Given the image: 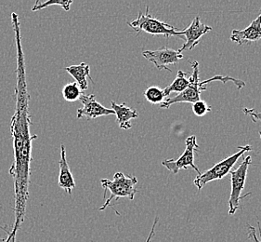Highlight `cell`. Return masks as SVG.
Returning <instances> with one entry per match:
<instances>
[{
    "label": "cell",
    "mask_w": 261,
    "mask_h": 242,
    "mask_svg": "<svg viewBox=\"0 0 261 242\" xmlns=\"http://www.w3.org/2000/svg\"><path fill=\"white\" fill-rule=\"evenodd\" d=\"M11 22L15 37L16 67L15 112L11 117V132L13 143V162L9 174L14 181V214L15 222L12 231L21 228L27 216L31 175L33 141L37 134H32V117L29 113L30 94L27 90V65L21 45V22L16 12L11 13Z\"/></svg>",
    "instance_id": "1"
},
{
    "label": "cell",
    "mask_w": 261,
    "mask_h": 242,
    "mask_svg": "<svg viewBox=\"0 0 261 242\" xmlns=\"http://www.w3.org/2000/svg\"><path fill=\"white\" fill-rule=\"evenodd\" d=\"M192 67L193 69V74L191 76V78L189 79L190 84H189L187 89L183 90L181 93H178V95L174 96V97H168L166 99L165 102H163L160 105L161 108L167 109L169 108L172 105L179 104V103H191L194 104L195 102H198L201 100V93L207 90L206 87L204 86L209 82L212 81H220L222 83H227L229 81H232L234 83L236 88L238 90H242L244 87H246V82L241 80V79H234L229 76H215L211 79H205L203 81L199 80V63L197 61H193L191 62Z\"/></svg>",
    "instance_id": "2"
},
{
    "label": "cell",
    "mask_w": 261,
    "mask_h": 242,
    "mask_svg": "<svg viewBox=\"0 0 261 242\" xmlns=\"http://www.w3.org/2000/svg\"><path fill=\"white\" fill-rule=\"evenodd\" d=\"M101 187L105 189L103 199L106 197V193L109 190L111 196L109 199L106 200L105 204L101 206L99 211H105L107 207H110L111 201L115 200L116 201L119 199L126 198L129 200H134L135 195L138 193L136 184H138V179L136 176L125 175V174L117 172L114 175V180L103 179L100 180Z\"/></svg>",
    "instance_id": "3"
},
{
    "label": "cell",
    "mask_w": 261,
    "mask_h": 242,
    "mask_svg": "<svg viewBox=\"0 0 261 242\" xmlns=\"http://www.w3.org/2000/svg\"><path fill=\"white\" fill-rule=\"evenodd\" d=\"M238 151L231 155L230 157L221 160L219 163L215 164L212 168L205 171L204 173H201L196 176V178L193 181L195 186L200 191L204 187V185L213 181H219L223 179L225 176L230 174L231 168H233L238 159L243 157V155L246 152H249L253 150V147L250 144H246L238 148Z\"/></svg>",
    "instance_id": "4"
},
{
    "label": "cell",
    "mask_w": 261,
    "mask_h": 242,
    "mask_svg": "<svg viewBox=\"0 0 261 242\" xmlns=\"http://www.w3.org/2000/svg\"><path fill=\"white\" fill-rule=\"evenodd\" d=\"M127 25L133 29V31L137 32V34L145 32L152 36L162 35L166 37H180V31H178L179 29L151 17L148 6H146V12L144 14L140 11L136 20L127 22Z\"/></svg>",
    "instance_id": "5"
},
{
    "label": "cell",
    "mask_w": 261,
    "mask_h": 242,
    "mask_svg": "<svg viewBox=\"0 0 261 242\" xmlns=\"http://www.w3.org/2000/svg\"><path fill=\"white\" fill-rule=\"evenodd\" d=\"M252 164V159L250 156H246L244 158L242 163L239 167L235 170L230 171V199H229V215H233L238 209L241 208V200L246 199V197L250 195L251 193H247L246 195L241 196L243 190L245 189L246 175L248 172V168Z\"/></svg>",
    "instance_id": "6"
},
{
    "label": "cell",
    "mask_w": 261,
    "mask_h": 242,
    "mask_svg": "<svg viewBox=\"0 0 261 242\" xmlns=\"http://www.w3.org/2000/svg\"><path fill=\"white\" fill-rule=\"evenodd\" d=\"M196 141V136L191 135L189 136L185 143H186V148L184 150L182 155L179 158L175 160V159H166L163 160L162 165L170 171L173 174H177L180 170L182 168H187L189 167L193 168L197 174H201L199 168L195 166L194 164V151H198L199 146Z\"/></svg>",
    "instance_id": "7"
},
{
    "label": "cell",
    "mask_w": 261,
    "mask_h": 242,
    "mask_svg": "<svg viewBox=\"0 0 261 242\" xmlns=\"http://www.w3.org/2000/svg\"><path fill=\"white\" fill-rule=\"evenodd\" d=\"M142 56L147 61L153 63L158 70H167L168 72H172L171 69L167 67L168 65L178 63L179 60L183 59L182 53L169 49L167 46L156 51H144Z\"/></svg>",
    "instance_id": "8"
},
{
    "label": "cell",
    "mask_w": 261,
    "mask_h": 242,
    "mask_svg": "<svg viewBox=\"0 0 261 242\" xmlns=\"http://www.w3.org/2000/svg\"><path fill=\"white\" fill-rule=\"evenodd\" d=\"M211 30L212 27L203 23L199 16H196L190 25V27L180 31V37L185 38V43L182 47L178 50V53H182L184 51L193 50L198 45L201 38Z\"/></svg>",
    "instance_id": "9"
},
{
    "label": "cell",
    "mask_w": 261,
    "mask_h": 242,
    "mask_svg": "<svg viewBox=\"0 0 261 242\" xmlns=\"http://www.w3.org/2000/svg\"><path fill=\"white\" fill-rule=\"evenodd\" d=\"M80 101L83 105V107L77 110L76 117L79 119L85 117L88 120H91V119H96L99 116L115 115V112L113 109L105 107L96 100L95 94H83L81 96Z\"/></svg>",
    "instance_id": "10"
},
{
    "label": "cell",
    "mask_w": 261,
    "mask_h": 242,
    "mask_svg": "<svg viewBox=\"0 0 261 242\" xmlns=\"http://www.w3.org/2000/svg\"><path fill=\"white\" fill-rule=\"evenodd\" d=\"M261 39V10L259 14L254 21L251 22L246 29L237 30L234 29L231 32L230 40L237 43L238 45H243L245 43L256 42Z\"/></svg>",
    "instance_id": "11"
},
{
    "label": "cell",
    "mask_w": 261,
    "mask_h": 242,
    "mask_svg": "<svg viewBox=\"0 0 261 242\" xmlns=\"http://www.w3.org/2000/svg\"><path fill=\"white\" fill-rule=\"evenodd\" d=\"M60 174H59V186L64 190L67 194H72V191L75 187V182L73 179L71 168L69 167L66 158V149L64 144H61V159L59 161Z\"/></svg>",
    "instance_id": "12"
},
{
    "label": "cell",
    "mask_w": 261,
    "mask_h": 242,
    "mask_svg": "<svg viewBox=\"0 0 261 242\" xmlns=\"http://www.w3.org/2000/svg\"><path fill=\"white\" fill-rule=\"evenodd\" d=\"M111 106L115 115L116 116V121L122 130H129L132 127L131 120L135 119L139 116V113L136 109L125 106V103L123 104H116L115 101H111Z\"/></svg>",
    "instance_id": "13"
},
{
    "label": "cell",
    "mask_w": 261,
    "mask_h": 242,
    "mask_svg": "<svg viewBox=\"0 0 261 242\" xmlns=\"http://www.w3.org/2000/svg\"><path fill=\"white\" fill-rule=\"evenodd\" d=\"M65 71L73 77L75 82L79 85L80 90L82 91L88 90L89 82H88L87 78L89 77V79L92 80V78L89 76L90 74L89 64L81 63L79 64H75V65H70L68 67H65Z\"/></svg>",
    "instance_id": "14"
},
{
    "label": "cell",
    "mask_w": 261,
    "mask_h": 242,
    "mask_svg": "<svg viewBox=\"0 0 261 242\" xmlns=\"http://www.w3.org/2000/svg\"><path fill=\"white\" fill-rule=\"evenodd\" d=\"M188 73L184 72L182 70H178L177 78L175 79L171 84L164 89V92H165V95H166L167 98H168L169 95L171 94L172 92L181 93L183 90L187 89V87L190 84L189 79L186 78V75Z\"/></svg>",
    "instance_id": "15"
},
{
    "label": "cell",
    "mask_w": 261,
    "mask_h": 242,
    "mask_svg": "<svg viewBox=\"0 0 261 242\" xmlns=\"http://www.w3.org/2000/svg\"><path fill=\"white\" fill-rule=\"evenodd\" d=\"M82 95H83V91L80 90L76 82H70L63 88V98L69 103H73L80 100Z\"/></svg>",
    "instance_id": "16"
},
{
    "label": "cell",
    "mask_w": 261,
    "mask_h": 242,
    "mask_svg": "<svg viewBox=\"0 0 261 242\" xmlns=\"http://www.w3.org/2000/svg\"><path fill=\"white\" fill-rule=\"evenodd\" d=\"M144 97L149 103H151L152 105H161L163 102H165L167 99L164 90L156 86L149 87L144 91Z\"/></svg>",
    "instance_id": "17"
},
{
    "label": "cell",
    "mask_w": 261,
    "mask_h": 242,
    "mask_svg": "<svg viewBox=\"0 0 261 242\" xmlns=\"http://www.w3.org/2000/svg\"><path fill=\"white\" fill-rule=\"evenodd\" d=\"M73 0H49V1H45V2L37 0L32 8V11H40L49 6L53 5L61 6L64 11H69L70 7L73 4Z\"/></svg>",
    "instance_id": "18"
},
{
    "label": "cell",
    "mask_w": 261,
    "mask_h": 242,
    "mask_svg": "<svg viewBox=\"0 0 261 242\" xmlns=\"http://www.w3.org/2000/svg\"><path fill=\"white\" fill-rule=\"evenodd\" d=\"M211 111V107L204 102L200 100L193 104V112L195 116H204Z\"/></svg>",
    "instance_id": "19"
},
{
    "label": "cell",
    "mask_w": 261,
    "mask_h": 242,
    "mask_svg": "<svg viewBox=\"0 0 261 242\" xmlns=\"http://www.w3.org/2000/svg\"><path fill=\"white\" fill-rule=\"evenodd\" d=\"M244 113L249 116L251 117V119L253 122L256 123L257 121H259L261 123V112H257L255 109H252V108H244ZM259 135H260L261 139V131H259Z\"/></svg>",
    "instance_id": "20"
},
{
    "label": "cell",
    "mask_w": 261,
    "mask_h": 242,
    "mask_svg": "<svg viewBox=\"0 0 261 242\" xmlns=\"http://www.w3.org/2000/svg\"><path fill=\"white\" fill-rule=\"evenodd\" d=\"M257 226H258V229H259V237H257V235H256V229L252 227V226H250V225H247V227L249 228L248 237L251 238L253 242H261L260 222L258 221V220H257Z\"/></svg>",
    "instance_id": "21"
},
{
    "label": "cell",
    "mask_w": 261,
    "mask_h": 242,
    "mask_svg": "<svg viewBox=\"0 0 261 242\" xmlns=\"http://www.w3.org/2000/svg\"><path fill=\"white\" fill-rule=\"evenodd\" d=\"M0 228H1V229H4L6 233H7V235H8V237L4 238V239H1V238H0V242H16V232L7 231L5 229V227H0Z\"/></svg>",
    "instance_id": "22"
},
{
    "label": "cell",
    "mask_w": 261,
    "mask_h": 242,
    "mask_svg": "<svg viewBox=\"0 0 261 242\" xmlns=\"http://www.w3.org/2000/svg\"><path fill=\"white\" fill-rule=\"evenodd\" d=\"M158 220H159V218L156 217V218H155V220L153 222V225H152V227H151V233H150L149 237L147 238L146 242L151 241V237H153V235H154V229H155V227H156V224L158 223Z\"/></svg>",
    "instance_id": "23"
}]
</instances>
